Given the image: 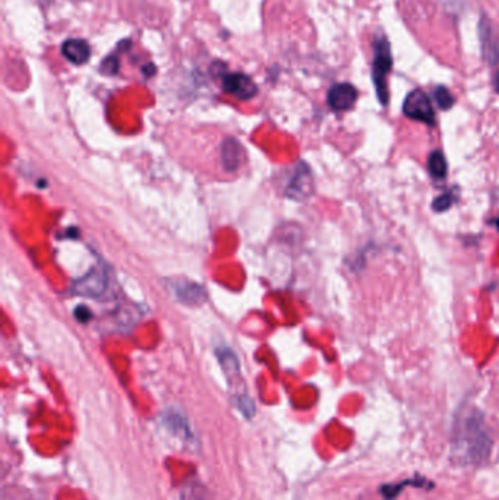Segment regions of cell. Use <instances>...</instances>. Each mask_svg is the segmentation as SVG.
Segmentation results:
<instances>
[{
  "mask_svg": "<svg viewBox=\"0 0 499 500\" xmlns=\"http://www.w3.org/2000/svg\"><path fill=\"white\" fill-rule=\"evenodd\" d=\"M493 445L485 415L476 408L462 411L451 431V456L457 464L482 465L488 461Z\"/></svg>",
  "mask_w": 499,
  "mask_h": 500,
  "instance_id": "cell-1",
  "label": "cell"
},
{
  "mask_svg": "<svg viewBox=\"0 0 499 500\" xmlns=\"http://www.w3.org/2000/svg\"><path fill=\"white\" fill-rule=\"evenodd\" d=\"M392 53L388 38L384 34H378L373 40V61H372V81L375 85L377 95L382 106L389 101L388 93V75L392 71Z\"/></svg>",
  "mask_w": 499,
  "mask_h": 500,
  "instance_id": "cell-2",
  "label": "cell"
},
{
  "mask_svg": "<svg viewBox=\"0 0 499 500\" xmlns=\"http://www.w3.org/2000/svg\"><path fill=\"white\" fill-rule=\"evenodd\" d=\"M403 113L409 119L422 121L429 124V126H435L436 124V116L430 98L422 90H413L407 94L403 102Z\"/></svg>",
  "mask_w": 499,
  "mask_h": 500,
  "instance_id": "cell-3",
  "label": "cell"
},
{
  "mask_svg": "<svg viewBox=\"0 0 499 500\" xmlns=\"http://www.w3.org/2000/svg\"><path fill=\"white\" fill-rule=\"evenodd\" d=\"M315 189L314 177H312V172L309 170V167L305 162H299L293 172L292 176L288 177L287 186H286V195L296 201H305L309 196H312Z\"/></svg>",
  "mask_w": 499,
  "mask_h": 500,
  "instance_id": "cell-4",
  "label": "cell"
},
{
  "mask_svg": "<svg viewBox=\"0 0 499 500\" xmlns=\"http://www.w3.org/2000/svg\"><path fill=\"white\" fill-rule=\"evenodd\" d=\"M223 90L228 94L235 95L239 100H251L258 94L257 83L252 81L251 76L245 73H225L221 78Z\"/></svg>",
  "mask_w": 499,
  "mask_h": 500,
  "instance_id": "cell-5",
  "label": "cell"
},
{
  "mask_svg": "<svg viewBox=\"0 0 499 500\" xmlns=\"http://www.w3.org/2000/svg\"><path fill=\"white\" fill-rule=\"evenodd\" d=\"M358 90L348 82H341L332 85L327 94V102L331 110L347 112L355 107L358 101Z\"/></svg>",
  "mask_w": 499,
  "mask_h": 500,
  "instance_id": "cell-6",
  "label": "cell"
},
{
  "mask_svg": "<svg viewBox=\"0 0 499 500\" xmlns=\"http://www.w3.org/2000/svg\"><path fill=\"white\" fill-rule=\"evenodd\" d=\"M483 56L491 66H499V35L488 16H482L479 24Z\"/></svg>",
  "mask_w": 499,
  "mask_h": 500,
  "instance_id": "cell-7",
  "label": "cell"
},
{
  "mask_svg": "<svg viewBox=\"0 0 499 500\" xmlns=\"http://www.w3.org/2000/svg\"><path fill=\"white\" fill-rule=\"evenodd\" d=\"M107 285V278H106V273L104 270H98L94 269L88 275H86L84 278H81L74 290L75 293L81 294V296H88V297H97L101 296L104 293V290H106Z\"/></svg>",
  "mask_w": 499,
  "mask_h": 500,
  "instance_id": "cell-8",
  "label": "cell"
},
{
  "mask_svg": "<svg viewBox=\"0 0 499 500\" xmlns=\"http://www.w3.org/2000/svg\"><path fill=\"white\" fill-rule=\"evenodd\" d=\"M61 56H64L72 65H84L91 57V47L86 40L82 38H69L61 44Z\"/></svg>",
  "mask_w": 499,
  "mask_h": 500,
  "instance_id": "cell-9",
  "label": "cell"
},
{
  "mask_svg": "<svg viewBox=\"0 0 499 500\" xmlns=\"http://www.w3.org/2000/svg\"><path fill=\"white\" fill-rule=\"evenodd\" d=\"M243 161V148L242 145L228 138L221 143V162L225 172H236Z\"/></svg>",
  "mask_w": 499,
  "mask_h": 500,
  "instance_id": "cell-10",
  "label": "cell"
},
{
  "mask_svg": "<svg viewBox=\"0 0 499 500\" xmlns=\"http://www.w3.org/2000/svg\"><path fill=\"white\" fill-rule=\"evenodd\" d=\"M175 294L176 299L180 300L184 304L189 306H198L205 302L206 293L201 284L195 282H183V284H176L175 285Z\"/></svg>",
  "mask_w": 499,
  "mask_h": 500,
  "instance_id": "cell-11",
  "label": "cell"
},
{
  "mask_svg": "<svg viewBox=\"0 0 499 500\" xmlns=\"http://www.w3.org/2000/svg\"><path fill=\"white\" fill-rule=\"evenodd\" d=\"M407 486H414V487H419V489H432L433 484L429 483L428 478L425 477H419V475H414L411 478H406V480L397 483V484H384L380 487V493L382 494L384 500H392V499H396L399 494H401V492L404 490V487Z\"/></svg>",
  "mask_w": 499,
  "mask_h": 500,
  "instance_id": "cell-12",
  "label": "cell"
},
{
  "mask_svg": "<svg viewBox=\"0 0 499 500\" xmlns=\"http://www.w3.org/2000/svg\"><path fill=\"white\" fill-rule=\"evenodd\" d=\"M428 170L432 177L442 180L448 174V164L441 151H432L428 157Z\"/></svg>",
  "mask_w": 499,
  "mask_h": 500,
  "instance_id": "cell-13",
  "label": "cell"
},
{
  "mask_svg": "<svg viewBox=\"0 0 499 500\" xmlns=\"http://www.w3.org/2000/svg\"><path fill=\"white\" fill-rule=\"evenodd\" d=\"M433 98L436 101V104H438V107L441 110H450L454 104H455V98L454 95L451 94V91L444 87V85H440V87H436L435 91H433Z\"/></svg>",
  "mask_w": 499,
  "mask_h": 500,
  "instance_id": "cell-14",
  "label": "cell"
},
{
  "mask_svg": "<svg viewBox=\"0 0 499 500\" xmlns=\"http://www.w3.org/2000/svg\"><path fill=\"white\" fill-rule=\"evenodd\" d=\"M452 202H454L452 194H444V195L433 199L432 208H433V211H436V213H444V211L450 210V208L452 206Z\"/></svg>",
  "mask_w": 499,
  "mask_h": 500,
  "instance_id": "cell-15",
  "label": "cell"
},
{
  "mask_svg": "<svg viewBox=\"0 0 499 500\" xmlns=\"http://www.w3.org/2000/svg\"><path fill=\"white\" fill-rule=\"evenodd\" d=\"M101 69H102V72H106L107 75L117 73V71H119V59H116L115 56H110L106 60H102Z\"/></svg>",
  "mask_w": 499,
  "mask_h": 500,
  "instance_id": "cell-16",
  "label": "cell"
},
{
  "mask_svg": "<svg viewBox=\"0 0 499 500\" xmlns=\"http://www.w3.org/2000/svg\"><path fill=\"white\" fill-rule=\"evenodd\" d=\"M91 311L87 309V307H84V306H78L76 307V310H75V318L79 321V322H88L90 319H91Z\"/></svg>",
  "mask_w": 499,
  "mask_h": 500,
  "instance_id": "cell-17",
  "label": "cell"
},
{
  "mask_svg": "<svg viewBox=\"0 0 499 500\" xmlns=\"http://www.w3.org/2000/svg\"><path fill=\"white\" fill-rule=\"evenodd\" d=\"M493 85H495V91L499 94V72L495 75V81H493Z\"/></svg>",
  "mask_w": 499,
  "mask_h": 500,
  "instance_id": "cell-18",
  "label": "cell"
},
{
  "mask_svg": "<svg viewBox=\"0 0 499 500\" xmlns=\"http://www.w3.org/2000/svg\"><path fill=\"white\" fill-rule=\"evenodd\" d=\"M495 227L498 228V232H499V215H498L496 220H495Z\"/></svg>",
  "mask_w": 499,
  "mask_h": 500,
  "instance_id": "cell-19",
  "label": "cell"
}]
</instances>
